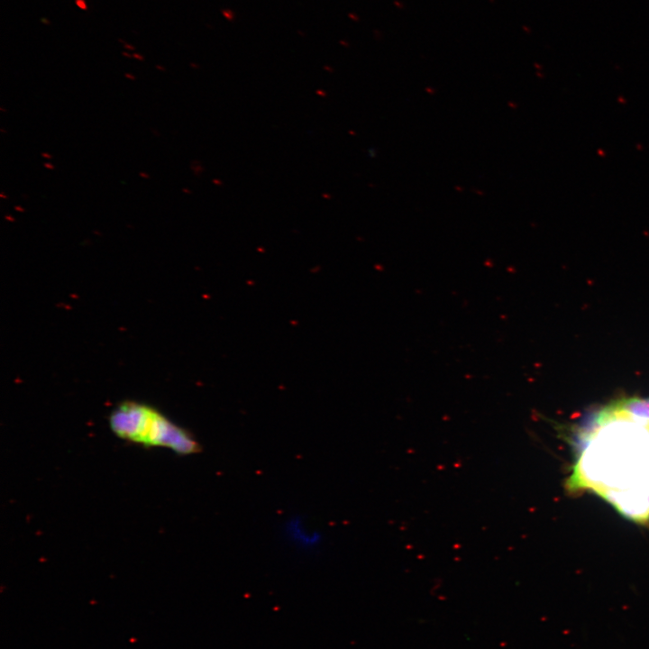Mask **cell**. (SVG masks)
<instances>
[{
  "mask_svg": "<svg viewBox=\"0 0 649 649\" xmlns=\"http://www.w3.org/2000/svg\"><path fill=\"white\" fill-rule=\"evenodd\" d=\"M133 58L135 59H137V60H140V61H143V60H144V57H143L142 55H141L140 53H138V52H134V53L133 54Z\"/></svg>",
  "mask_w": 649,
  "mask_h": 649,
  "instance_id": "5",
  "label": "cell"
},
{
  "mask_svg": "<svg viewBox=\"0 0 649 649\" xmlns=\"http://www.w3.org/2000/svg\"><path fill=\"white\" fill-rule=\"evenodd\" d=\"M122 55H123V57L127 58V59H132V58H133V54H131V53H129V52H127V51H123V52H122Z\"/></svg>",
  "mask_w": 649,
  "mask_h": 649,
  "instance_id": "11",
  "label": "cell"
},
{
  "mask_svg": "<svg viewBox=\"0 0 649 649\" xmlns=\"http://www.w3.org/2000/svg\"><path fill=\"white\" fill-rule=\"evenodd\" d=\"M124 77H125L127 79H130V80H133V81H134V80L136 79L135 76H133L132 73H129V72L124 73Z\"/></svg>",
  "mask_w": 649,
  "mask_h": 649,
  "instance_id": "7",
  "label": "cell"
},
{
  "mask_svg": "<svg viewBox=\"0 0 649 649\" xmlns=\"http://www.w3.org/2000/svg\"><path fill=\"white\" fill-rule=\"evenodd\" d=\"M0 197H1L2 198H8V197H7L4 192H2V193L0 194Z\"/></svg>",
  "mask_w": 649,
  "mask_h": 649,
  "instance_id": "15",
  "label": "cell"
},
{
  "mask_svg": "<svg viewBox=\"0 0 649 649\" xmlns=\"http://www.w3.org/2000/svg\"><path fill=\"white\" fill-rule=\"evenodd\" d=\"M123 48L126 49V50H135V47L133 46V45L130 44V43L125 42V43L123 44Z\"/></svg>",
  "mask_w": 649,
  "mask_h": 649,
  "instance_id": "6",
  "label": "cell"
},
{
  "mask_svg": "<svg viewBox=\"0 0 649 649\" xmlns=\"http://www.w3.org/2000/svg\"><path fill=\"white\" fill-rule=\"evenodd\" d=\"M14 210L17 212H24V208L21 206H14Z\"/></svg>",
  "mask_w": 649,
  "mask_h": 649,
  "instance_id": "12",
  "label": "cell"
},
{
  "mask_svg": "<svg viewBox=\"0 0 649 649\" xmlns=\"http://www.w3.org/2000/svg\"><path fill=\"white\" fill-rule=\"evenodd\" d=\"M0 110H1L2 112H7V110L5 109V107H3V106L0 107Z\"/></svg>",
  "mask_w": 649,
  "mask_h": 649,
  "instance_id": "17",
  "label": "cell"
},
{
  "mask_svg": "<svg viewBox=\"0 0 649 649\" xmlns=\"http://www.w3.org/2000/svg\"><path fill=\"white\" fill-rule=\"evenodd\" d=\"M43 166H44V168H46V169H54L53 164H51L50 162H44V163H43Z\"/></svg>",
  "mask_w": 649,
  "mask_h": 649,
  "instance_id": "9",
  "label": "cell"
},
{
  "mask_svg": "<svg viewBox=\"0 0 649 649\" xmlns=\"http://www.w3.org/2000/svg\"><path fill=\"white\" fill-rule=\"evenodd\" d=\"M75 4L79 9L83 11L87 10V5L85 0H75Z\"/></svg>",
  "mask_w": 649,
  "mask_h": 649,
  "instance_id": "4",
  "label": "cell"
},
{
  "mask_svg": "<svg viewBox=\"0 0 649 649\" xmlns=\"http://www.w3.org/2000/svg\"><path fill=\"white\" fill-rule=\"evenodd\" d=\"M5 218L10 221H14V218L11 215H5Z\"/></svg>",
  "mask_w": 649,
  "mask_h": 649,
  "instance_id": "16",
  "label": "cell"
},
{
  "mask_svg": "<svg viewBox=\"0 0 649 649\" xmlns=\"http://www.w3.org/2000/svg\"><path fill=\"white\" fill-rule=\"evenodd\" d=\"M139 176L144 179H148L151 178V176L147 172H144V171L139 172Z\"/></svg>",
  "mask_w": 649,
  "mask_h": 649,
  "instance_id": "8",
  "label": "cell"
},
{
  "mask_svg": "<svg viewBox=\"0 0 649 649\" xmlns=\"http://www.w3.org/2000/svg\"><path fill=\"white\" fill-rule=\"evenodd\" d=\"M41 22L42 23L46 24V25H50V22L48 19L44 18V17H43V18H41Z\"/></svg>",
  "mask_w": 649,
  "mask_h": 649,
  "instance_id": "13",
  "label": "cell"
},
{
  "mask_svg": "<svg viewBox=\"0 0 649 649\" xmlns=\"http://www.w3.org/2000/svg\"><path fill=\"white\" fill-rule=\"evenodd\" d=\"M0 131H1L3 133H7L4 128H1Z\"/></svg>",
  "mask_w": 649,
  "mask_h": 649,
  "instance_id": "18",
  "label": "cell"
},
{
  "mask_svg": "<svg viewBox=\"0 0 649 649\" xmlns=\"http://www.w3.org/2000/svg\"><path fill=\"white\" fill-rule=\"evenodd\" d=\"M109 426L117 437L145 447L168 448L180 455L201 451L192 434L144 403L128 400L118 404L109 415Z\"/></svg>",
  "mask_w": 649,
  "mask_h": 649,
  "instance_id": "2",
  "label": "cell"
},
{
  "mask_svg": "<svg viewBox=\"0 0 649 649\" xmlns=\"http://www.w3.org/2000/svg\"><path fill=\"white\" fill-rule=\"evenodd\" d=\"M597 435L583 451L570 480L573 489H591L623 516L639 522L649 519V441L632 434Z\"/></svg>",
  "mask_w": 649,
  "mask_h": 649,
  "instance_id": "1",
  "label": "cell"
},
{
  "mask_svg": "<svg viewBox=\"0 0 649 649\" xmlns=\"http://www.w3.org/2000/svg\"><path fill=\"white\" fill-rule=\"evenodd\" d=\"M41 157L44 158V159H47V160H51V159H52V155H50V154H49V153H47V152H42V153H41Z\"/></svg>",
  "mask_w": 649,
  "mask_h": 649,
  "instance_id": "10",
  "label": "cell"
},
{
  "mask_svg": "<svg viewBox=\"0 0 649 649\" xmlns=\"http://www.w3.org/2000/svg\"><path fill=\"white\" fill-rule=\"evenodd\" d=\"M603 415L649 425V397H631L618 399Z\"/></svg>",
  "mask_w": 649,
  "mask_h": 649,
  "instance_id": "3",
  "label": "cell"
},
{
  "mask_svg": "<svg viewBox=\"0 0 649 649\" xmlns=\"http://www.w3.org/2000/svg\"><path fill=\"white\" fill-rule=\"evenodd\" d=\"M155 67H156L157 69H159V70H160V71H162V72L166 71V69H165L163 66H161V65H158V64H157Z\"/></svg>",
  "mask_w": 649,
  "mask_h": 649,
  "instance_id": "14",
  "label": "cell"
}]
</instances>
